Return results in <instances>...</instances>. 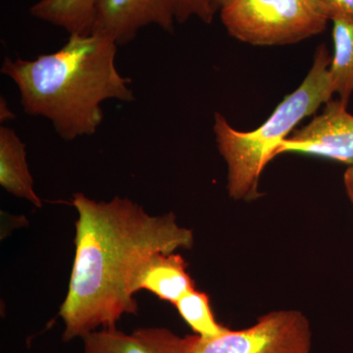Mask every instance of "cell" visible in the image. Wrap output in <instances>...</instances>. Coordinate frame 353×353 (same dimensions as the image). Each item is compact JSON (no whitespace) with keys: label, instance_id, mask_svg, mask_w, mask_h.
<instances>
[{"label":"cell","instance_id":"obj_1","mask_svg":"<svg viewBox=\"0 0 353 353\" xmlns=\"http://www.w3.org/2000/svg\"><path fill=\"white\" fill-rule=\"evenodd\" d=\"M73 205L79 215L75 259L59 310L64 341L116 328L123 315H137L138 303L129 290L134 269L154 253L194 243L192 230L179 225L174 213L150 215L126 197L95 201L75 194Z\"/></svg>","mask_w":353,"mask_h":353},{"label":"cell","instance_id":"obj_2","mask_svg":"<svg viewBox=\"0 0 353 353\" xmlns=\"http://www.w3.org/2000/svg\"><path fill=\"white\" fill-rule=\"evenodd\" d=\"M117 44L92 32L70 34L61 50L34 60L6 57L1 73L17 85L25 113L52 123L64 141L97 132L108 99L134 101L130 79L115 66Z\"/></svg>","mask_w":353,"mask_h":353},{"label":"cell","instance_id":"obj_3","mask_svg":"<svg viewBox=\"0 0 353 353\" xmlns=\"http://www.w3.org/2000/svg\"><path fill=\"white\" fill-rule=\"evenodd\" d=\"M331 62L327 48H318L303 82L254 131H238L222 114L215 113L213 131L218 150L228 167V192L234 201H254L261 196L260 176L267 164L277 157L283 141L304 118L331 101L334 94L330 78Z\"/></svg>","mask_w":353,"mask_h":353},{"label":"cell","instance_id":"obj_4","mask_svg":"<svg viewBox=\"0 0 353 353\" xmlns=\"http://www.w3.org/2000/svg\"><path fill=\"white\" fill-rule=\"evenodd\" d=\"M220 11L230 36L259 46L299 43L331 21L321 0H231Z\"/></svg>","mask_w":353,"mask_h":353},{"label":"cell","instance_id":"obj_5","mask_svg":"<svg viewBox=\"0 0 353 353\" xmlns=\"http://www.w3.org/2000/svg\"><path fill=\"white\" fill-rule=\"evenodd\" d=\"M312 330L301 311H272L250 328L197 336L190 353H312Z\"/></svg>","mask_w":353,"mask_h":353},{"label":"cell","instance_id":"obj_6","mask_svg":"<svg viewBox=\"0 0 353 353\" xmlns=\"http://www.w3.org/2000/svg\"><path fill=\"white\" fill-rule=\"evenodd\" d=\"M347 106L340 99L327 102L320 115L283 141L277 157L282 153H303L352 164L353 115Z\"/></svg>","mask_w":353,"mask_h":353},{"label":"cell","instance_id":"obj_7","mask_svg":"<svg viewBox=\"0 0 353 353\" xmlns=\"http://www.w3.org/2000/svg\"><path fill=\"white\" fill-rule=\"evenodd\" d=\"M175 21L172 0H97L92 32L125 46L146 26L171 32Z\"/></svg>","mask_w":353,"mask_h":353},{"label":"cell","instance_id":"obj_8","mask_svg":"<svg viewBox=\"0 0 353 353\" xmlns=\"http://www.w3.org/2000/svg\"><path fill=\"white\" fill-rule=\"evenodd\" d=\"M197 334L180 336L166 328H141L128 334L101 329L83 339V353H190Z\"/></svg>","mask_w":353,"mask_h":353},{"label":"cell","instance_id":"obj_9","mask_svg":"<svg viewBox=\"0 0 353 353\" xmlns=\"http://www.w3.org/2000/svg\"><path fill=\"white\" fill-rule=\"evenodd\" d=\"M187 267V262L178 253H154L134 269L130 280V292L134 296L139 290H148L174 305L183 294L194 289Z\"/></svg>","mask_w":353,"mask_h":353},{"label":"cell","instance_id":"obj_10","mask_svg":"<svg viewBox=\"0 0 353 353\" xmlns=\"http://www.w3.org/2000/svg\"><path fill=\"white\" fill-rule=\"evenodd\" d=\"M0 185L9 194L41 208L34 190V180L27 162L25 143L10 128L0 127Z\"/></svg>","mask_w":353,"mask_h":353},{"label":"cell","instance_id":"obj_11","mask_svg":"<svg viewBox=\"0 0 353 353\" xmlns=\"http://www.w3.org/2000/svg\"><path fill=\"white\" fill-rule=\"evenodd\" d=\"M331 21L334 57L330 65V78L334 94L347 105L353 92V16L336 14Z\"/></svg>","mask_w":353,"mask_h":353},{"label":"cell","instance_id":"obj_12","mask_svg":"<svg viewBox=\"0 0 353 353\" xmlns=\"http://www.w3.org/2000/svg\"><path fill=\"white\" fill-rule=\"evenodd\" d=\"M97 0H41L30 9L34 17L63 28L70 34H90Z\"/></svg>","mask_w":353,"mask_h":353},{"label":"cell","instance_id":"obj_13","mask_svg":"<svg viewBox=\"0 0 353 353\" xmlns=\"http://www.w3.org/2000/svg\"><path fill=\"white\" fill-rule=\"evenodd\" d=\"M174 306L183 321L201 338L217 336L229 330L216 321L211 309L210 299L205 292H199L196 289L190 290Z\"/></svg>","mask_w":353,"mask_h":353},{"label":"cell","instance_id":"obj_14","mask_svg":"<svg viewBox=\"0 0 353 353\" xmlns=\"http://www.w3.org/2000/svg\"><path fill=\"white\" fill-rule=\"evenodd\" d=\"M172 3L175 19L181 24L192 17H197L206 24H210L216 13L212 0H172Z\"/></svg>","mask_w":353,"mask_h":353},{"label":"cell","instance_id":"obj_15","mask_svg":"<svg viewBox=\"0 0 353 353\" xmlns=\"http://www.w3.org/2000/svg\"><path fill=\"white\" fill-rule=\"evenodd\" d=\"M329 14L330 20L336 14L353 16V0H321Z\"/></svg>","mask_w":353,"mask_h":353},{"label":"cell","instance_id":"obj_16","mask_svg":"<svg viewBox=\"0 0 353 353\" xmlns=\"http://www.w3.org/2000/svg\"><path fill=\"white\" fill-rule=\"evenodd\" d=\"M343 183H345L347 196L353 204V163L348 165L345 176H343Z\"/></svg>","mask_w":353,"mask_h":353},{"label":"cell","instance_id":"obj_17","mask_svg":"<svg viewBox=\"0 0 353 353\" xmlns=\"http://www.w3.org/2000/svg\"><path fill=\"white\" fill-rule=\"evenodd\" d=\"M14 118H15V115L9 109L6 99L1 97V102H0V120H1V122H6V121L14 119Z\"/></svg>","mask_w":353,"mask_h":353},{"label":"cell","instance_id":"obj_18","mask_svg":"<svg viewBox=\"0 0 353 353\" xmlns=\"http://www.w3.org/2000/svg\"><path fill=\"white\" fill-rule=\"evenodd\" d=\"M231 0H212L213 6L215 10H221L225 6H227Z\"/></svg>","mask_w":353,"mask_h":353}]
</instances>
